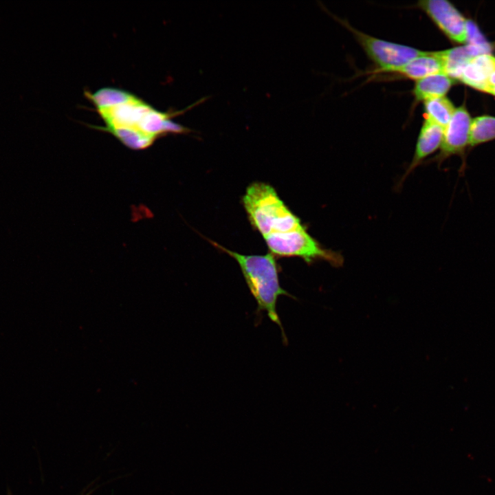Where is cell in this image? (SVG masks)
<instances>
[{"mask_svg":"<svg viewBox=\"0 0 495 495\" xmlns=\"http://www.w3.org/2000/svg\"><path fill=\"white\" fill-rule=\"evenodd\" d=\"M452 102L446 96L424 102V117L445 129L454 111Z\"/></svg>","mask_w":495,"mask_h":495,"instance_id":"obj_13","label":"cell"},{"mask_svg":"<svg viewBox=\"0 0 495 495\" xmlns=\"http://www.w3.org/2000/svg\"><path fill=\"white\" fill-rule=\"evenodd\" d=\"M495 70V56L483 53L474 56L462 69L457 80L485 92L490 85L488 78Z\"/></svg>","mask_w":495,"mask_h":495,"instance_id":"obj_10","label":"cell"},{"mask_svg":"<svg viewBox=\"0 0 495 495\" xmlns=\"http://www.w3.org/2000/svg\"><path fill=\"white\" fill-rule=\"evenodd\" d=\"M416 7L424 12L450 40L464 43L468 41V21L459 11L446 0H422Z\"/></svg>","mask_w":495,"mask_h":495,"instance_id":"obj_6","label":"cell"},{"mask_svg":"<svg viewBox=\"0 0 495 495\" xmlns=\"http://www.w3.org/2000/svg\"><path fill=\"white\" fill-rule=\"evenodd\" d=\"M390 73L416 81L432 74L444 73V61L441 51H424L421 55Z\"/></svg>","mask_w":495,"mask_h":495,"instance_id":"obj_9","label":"cell"},{"mask_svg":"<svg viewBox=\"0 0 495 495\" xmlns=\"http://www.w3.org/2000/svg\"><path fill=\"white\" fill-rule=\"evenodd\" d=\"M472 120L465 107L456 108L444 129L439 153L428 163L437 162L441 166L443 162L452 155H463L470 145Z\"/></svg>","mask_w":495,"mask_h":495,"instance_id":"obj_7","label":"cell"},{"mask_svg":"<svg viewBox=\"0 0 495 495\" xmlns=\"http://www.w3.org/2000/svg\"><path fill=\"white\" fill-rule=\"evenodd\" d=\"M245 210L252 226L263 236L283 234L304 226L268 184H251L242 197Z\"/></svg>","mask_w":495,"mask_h":495,"instance_id":"obj_3","label":"cell"},{"mask_svg":"<svg viewBox=\"0 0 495 495\" xmlns=\"http://www.w3.org/2000/svg\"><path fill=\"white\" fill-rule=\"evenodd\" d=\"M485 92L495 96V86L489 85Z\"/></svg>","mask_w":495,"mask_h":495,"instance_id":"obj_16","label":"cell"},{"mask_svg":"<svg viewBox=\"0 0 495 495\" xmlns=\"http://www.w3.org/2000/svg\"><path fill=\"white\" fill-rule=\"evenodd\" d=\"M216 248L232 256L238 263L248 287L258 305L257 311H264L270 319L280 328L284 341L286 336L278 316L276 304L279 296L291 297L279 283L278 268L272 253L265 255H245L228 250L216 242Z\"/></svg>","mask_w":495,"mask_h":495,"instance_id":"obj_2","label":"cell"},{"mask_svg":"<svg viewBox=\"0 0 495 495\" xmlns=\"http://www.w3.org/2000/svg\"><path fill=\"white\" fill-rule=\"evenodd\" d=\"M488 83L490 85L495 86V70L490 75Z\"/></svg>","mask_w":495,"mask_h":495,"instance_id":"obj_15","label":"cell"},{"mask_svg":"<svg viewBox=\"0 0 495 495\" xmlns=\"http://www.w3.org/2000/svg\"><path fill=\"white\" fill-rule=\"evenodd\" d=\"M444 129L438 124L424 120L421 127L413 157L399 181L401 186L408 175L423 162L441 147Z\"/></svg>","mask_w":495,"mask_h":495,"instance_id":"obj_8","label":"cell"},{"mask_svg":"<svg viewBox=\"0 0 495 495\" xmlns=\"http://www.w3.org/2000/svg\"><path fill=\"white\" fill-rule=\"evenodd\" d=\"M353 35L368 58L377 66L378 72H391L421 55L424 51L377 38L358 30L347 21L339 20Z\"/></svg>","mask_w":495,"mask_h":495,"instance_id":"obj_5","label":"cell"},{"mask_svg":"<svg viewBox=\"0 0 495 495\" xmlns=\"http://www.w3.org/2000/svg\"><path fill=\"white\" fill-rule=\"evenodd\" d=\"M495 139V117L482 116L472 120L470 146L473 147Z\"/></svg>","mask_w":495,"mask_h":495,"instance_id":"obj_14","label":"cell"},{"mask_svg":"<svg viewBox=\"0 0 495 495\" xmlns=\"http://www.w3.org/2000/svg\"><path fill=\"white\" fill-rule=\"evenodd\" d=\"M444 61V73L452 79H458L462 69L474 56L488 52L475 45L441 51Z\"/></svg>","mask_w":495,"mask_h":495,"instance_id":"obj_12","label":"cell"},{"mask_svg":"<svg viewBox=\"0 0 495 495\" xmlns=\"http://www.w3.org/2000/svg\"><path fill=\"white\" fill-rule=\"evenodd\" d=\"M263 239L270 253L278 256H296L307 263L322 260L335 267L342 265L344 261L340 252L322 247L305 226L287 233L269 234Z\"/></svg>","mask_w":495,"mask_h":495,"instance_id":"obj_4","label":"cell"},{"mask_svg":"<svg viewBox=\"0 0 495 495\" xmlns=\"http://www.w3.org/2000/svg\"><path fill=\"white\" fill-rule=\"evenodd\" d=\"M114 102L96 107L104 120L103 130L133 150H143L168 133L190 130L171 121L177 114L159 111L133 94L122 90Z\"/></svg>","mask_w":495,"mask_h":495,"instance_id":"obj_1","label":"cell"},{"mask_svg":"<svg viewBox=\"0 0 495 495\" xmlns=\"http://www.w3.org/2000/svg\"><path fill=\"white\" fill-rule=\"evenodd\" d=\"M454 80L444 73L426 76L415 81L412 95L417 102L443 97L450 90Z\"/></svg>","mask_w":495,"mask_h":495,"instance_id":"obj_11","label":"cell"}]
</instances>
